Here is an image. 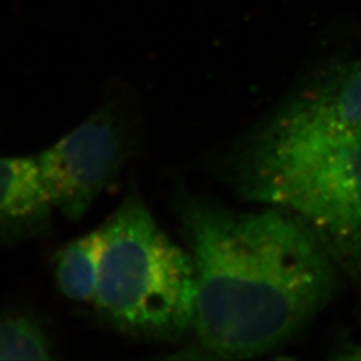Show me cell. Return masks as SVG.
<instances>
[{"label": "cell", "instance_id": "obj_1", "mask_svg": "<svg viewBox=\"0 0 361 361\" xmlns=\"http://www.w3.org/2000/svg\"><path fill=\"white\" fill-rule=\"evenodd\" d=\"M180 234L195 273L194 349L209 359H252L279 348L328 305L337 262L295 213L235 212L182 194Z\"/></svg>", "mask_w": 361, "mask_h": 361}, {"label": "cell", "instance_id": "obj_2", "mask_svg": "<svg viewBox=\"0 0 361 361\" xmlns=\"http://www.w3.org/2000/svg\"><path fill=\"white\" fill-rule=\"evenodd\" d=\"M238 192L302 219L337 265L361 276V130L305 134L265 125L235 168Z\"/></svg>", "mask_w": 361, "mask_h": 361}, {"label": "cell", "instance_id": "obj_3", "mask_svg": "<svg viewBox=\"0 0 361 361\" xmlns=\"http://www.w3.org/2000/svg\"><path fill=\"white\" fill-rule=\"evenodd\" d=\"M101 229L99 319L141 340L173 341L193 331V259L159 228L135 186Z\"/></svg>", "mask_w": 361, "mask_h": 361}, {"label": "cell", "instance_id": "obj_4", "mask_svg": "<svg viewBox=\"0 0 361 361\" xmlns=\"http://www.w3.org/2000/svg\"><path fill=\"white\" fill-rule=\"evenodd\" d=\"M138 147L135 116L129 104L111 98L34 159L52 207L79 221Z\"/></svg>", "mask_w": 361, "mask_h": 361}, {"label": "cell", "instance_id": "obj_5", "mask_svg": "<svg viewBox=\"0 0 361 361\" xmlns=\"http://www.w3.org/2000/svg\"><path fill=\"white\" fill-rule=\"evenodd\" d=\"M305 134L361 130V61L332 66L307 80L267 123Z\"/></svg>", "mask_w": 361, "mask_h": 361}, {"label": "cell", "instance_id": "obj_6", "mask_svg": "<svg viewBox=\"0 0 361 361\" xmlns=\"http://www.w3.org/2000/svg\"><path fill=\"white\" fill-rule=\"evenodd\" d=\"M52 209L34 157L0 155V245L44 235L51 228Z\"/></svg>", "mask_w": 361, "mask_h": 361}, {"label": "cell", "instance_id": "obj_7", "mask_svg": "<svg viewBox=\"0 0 361 361\" xmlns=\"http://www.w3.org/2000/svg\"><path fill=\"white\" fill-rule=\"evenodd\" d=\"M102 256V229L86 233L62 246L54 257L56 286L73 302H94Z\"/></svg>", "mask_w": 361, "mask_h": 361}, {"label": "cell", "instance_id": "obj_8", "mask_svg": "<svg viewBox=\"0 0 361 361\" xmlns=\"http://www.w3.org/2000/svg\"><path fill=\"white\" fill-rule=\"evenodd\" d=\"M51 340L38 320L25 313L0 314V360H51Z\"/></svg>", "mask_w": 361, "mask_h": 361}, {"label": "cell", "instance_id": "obj_9", "mask_svg": "<svg viewBox=\"0 0 361 361\" xmlns=\"http://www.w3.org/2000/svg\"><path fill=\"white\" fill-rule=\"evenodd\" d=\"M335 359H345V360H361V343L352 344L341 349L338 355H335Z\"/></svg>", "mask_w": 361, "mask_h": 361}]
</instances>
